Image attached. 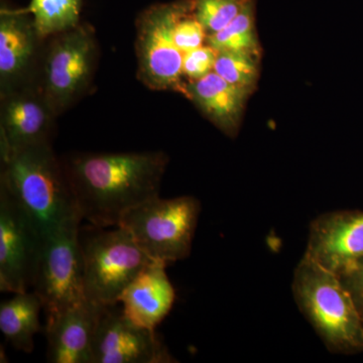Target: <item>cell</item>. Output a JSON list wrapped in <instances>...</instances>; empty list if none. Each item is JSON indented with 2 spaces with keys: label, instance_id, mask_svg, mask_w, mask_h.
Instances as JSON below:
<instances>
[{
  "label": "cell",
  "instance_id": "obj_25",
  "mask_svg": "<svg viewBox=\"0 0 363 363\" xmlns=\"http://www.w3.org/2000/svg\"><path fill=\"white\" fill-rule=\"evenodd\" d=\"M360 315H362V327H363V309L360 310Z\"/></svg>",
  "mask_w": 363,
  "mask_h": 363
},
{
  "label": "cell",
  "instance_id": "obj_3",
  "mask_svg": "<svg viewBox=\"0 0 363 363\" xmlns=\"http://www.w3.org/2000/svg\"><path fill=\"white\" fill-rule=\"evenodd\" d=\"M293 294L298 309L329 350H363L362 315L337 274L304 255L295 269Z\"/></svg>",
  "mask_w": 363,
  "mask_h": 363
},
{
  "label": "cell",
  "instance_id": "obj_12",
  "mask_svg": "<svg viewBox=\"0 0 363 363\" xmlns=\"http://www.w3.org/2000/svg\"><path fill=\"white\" fill-rule=\"evenodd\" d=\"M57 117L39 85L0 95V147L52 143Z\"/></svg>",
  "mask_w": 363,
  "mask_h": 363
},
{
  "label": "cell",
  "instance_id": "obj_8",
  "mask_svg": "<svg viewBox=\"0 0 363 363\" xmlns=\"http://www.w3.org/2000/svg\"><path fill=\"white\" fill-rule=\"evenodd\" d=\"M79 229L70 227L45 241L33 291L42 300L47 324L86 301Z\"/></svg>",
  "mask_w": 363,
  "mask_h": 363
},
{
  "label": "cell",
  "instance_id": "obj_4",
  "mask_svg": "<svg viewBox=\"0 0 363 363\" xmlns=\"http://www.w3.org/2000/svg\"><path fill=\"white\" fill-rule=\"evenodd\" d=\"M80 226L79 245L82 259L86 300L98 306H114L150 259L121 226Z\"/></svg>",
  "mask_w": 363,
  "mask_h": 363
},
{
  "label": "cell",
  "instance_id": "obj_2",
  "mask_svg": "<svg viewBox=\"0 0 363 363\" xmlns=\"http://www.w3.org/2000/svg\"><path fill=\"white\" fill-rule=\"evenodd\" d=\"M0 185L32 219L44 240L83 221L62 157L52 143L0 147Z\"/></svg>",
  "mask_w": 363,
  "mask_h": 363
},
{
  "label": "cell",
  "instance_id": "obj_10",
  "mask_svg": "<svg viewBox=\"0 0 363 363\" xmlns=\"http://www.w3.org/2000/svg\"><path fill=\"white\" fill-rule=\"evenodd\" d=\"M45 42L26 9H0V95L39 85Z\"/></svg>",
  "mask_w": 363,
  "mask_h": 363
},
{
  "label": "cell",
  "instance_id": "obj_16",
  "mask_svg": "<svg viewBox=\"0 0 363 363\" xmlns=\"http://www.w3.org/2000/svg\"><path fill=\"white\" fill-rule=\"evenodd\" d=\"M186 97L227 135L238 133L241 114L250 90L227 82L212 71L199 80L189 81Z\"/></svg>",
  "mask_w": 363,
  "mask_h": 363
},
{
  "label": "cell",
  "instance_id": "obj_21",
  "mask_svg": "<svg viewBox=\"0 0 363 363\" xmlns=\"http://www.w3.org/2000/svg\"><path fill=\"white\" fill-rule=\"evenodd\" d=\"M250 0H194V14L210 35L223 30Z\"/></svg>",
  "mask_w": 363,
  "mask_h": 363
},
{
  "label": "cell",
  "instance_id": "obj_14",
  "mask_svg": "<svg viewBox=\"0 0 363 363\" xmlns=\"http://www.w3.org/2000/svg\"><path fill=\"white\" fill-rule=\"evenodd\" d=\"M104 307L86 300L45 324L48 362L91 363L93 339Z\"/></svg>",
  "mask_w": 363,
  "mask_h": 363
},
{
  "label": "cell",
  "instance_id": "obj_18",
  "mask_svg": "<svg viewBox=\"0 0 363 363\" xmlns=\"http://www.w3.org/2000/svg\"><path fill=\"white\" fill-rule=\"evenodd\" d=\"M81 9L82 0H32L26 9L40 35L48 39L80 25Z\"/></svg>",
  "mask_w": 363,
  "mask_h": 363
},
{
  "label": "cell",
  "instance_id": "obj_15",
  "mask_svg": "<svg viewBox=\"0 0 363 363\" xmlns=\"http://www.w3.org/2000/svg\"><path fill=\"white\" fill-rule=\"evenodd\" d=\"M167 264L152 260L124 290L121 311L133 324L156 330L175 303V289L166 272Z\"/></svg>",
  "mask_w": 363,
  "mask_h": 363
},
{
  "label": "cell",
  "instance_id": "obj_5",
  "mask_svg": "<svg viewBox=\"0 0 363 363\" xmlns=\"http://www.w3.org/2000/svg\"><path fill=\"white\" fill-rule=\"evenodd\" d=\"M94 28L82 23L48 38L39 78L40 89L60 116L92 90L99 61Z\"/></svg>",
  "mask_w": 363,
  "mask_h": 363
},
{
  "label": "cell",
  "instance_id": "obj_17",
  "mask_svg": "<svg viewBox=\"0 0 363 363\" xmlns=\"http://www.w3.org/2000/svg\"><path fill=\"white\" fill-rule=\"evenodd\" d=\"M13 295L0 305V331L16 350L30 353L33 337L42 330L43 302L33 290Z\"/></svg>",
  "mask_w": 363,
  "mask_h": 363
},
{
  "label": "cell",
  "instance_id": "obj_11",
  "mask_svg": "<svg viewBox=\"0 0 363 363\" xmlns=\"http://www.w3.org/2000/svg\"><path fill=\"white\" fill-rule=\"evenodd\" d=\"M116 305L100 313L91 363H173L175 358L156 330L133 324Z\"/></svg>",
  "mask_w": 363,
  "mask_h": 363
},
{
  "label": "cell",
  "instance_id": "obj_7",
  "mask_svg": "<svg viewBox=\"0 0 363 363\" xmlns=\"http://www.w3.org/2000/svg\"><path fill=\"white\" fill-rule=\"evenodd\" d=\"M193 6L194 0L155 4L136 18V77L149 89L187 94V83L183 81L184 52L177 47L174 28Z\"/></svg>",
  "mask_w": 363,
  "mask_h": 363
},
{
  "label": "cell",
  "instance_id": "obj_9",
  "mask_svg": "<svg viewBox=\"0 0 363 363\" xmlns=\"http://www.w3.org/2000/svg\"><path fill=\"white\" fill-rule=\"evenodd\" d=\"M45 240L32 219L0 185V291L33 290Z\"/></svg>",
  "mask_w": 363,
  "mask_h": 363
},
{
  "label": "cell",
  "instance_id": "obj_20",
  "mask_svg": "<svg viewBox=\"0 0 363 363\" xmlns=\"http://www.w3.org/2000/svg\"><path fill=\"white\" fill-rule=\"evenodd\" d=\"M257 59L247 52L219 51L213 71L227 82L252 90L259 76Z\"/></svg>",
  "mask_w": 363,
  "mask_h": 363
},
{
  "label": "cell",
  "instance_id": "obj_23",
  "mask_svg": "<svg viewBox=\"0 0 363 363\" xmlns=\"http://www.w3.org/2000/svg\"><path fill=\"white\" fill-rule=\"evenodd\" d=\"M217 51L209 45H201L197 49L184 52L183 75L189 81L199 80L214 69Z\"/></svg>",
  "mask_w": 363,
  "mask_h": 363
},
{
  "label": "cell",
  "instance_id": "obj_1",
  "mask_svg": "<svg viewBox=\"0 0 363 363\" xmlns=\"http://www.w3.org/2000/svg\"><path fill=\"white\" fill-rule=\"evenodd\" d=\"M83 220L116 227L133 208L160 196L166 152H78L62 157Z\"/></svg>",
  "mask_w": 363,
  "mask_h": 363
},
{
  "label": "cell",
  "instance_id": "obj_19",
  "mask_svg": "<svg viewBox=\"0 0 363 363\" xmlns=\"http://www.w3.org/2000/svg\"><path fill=\"white\" fill-rule=\"evenodd\" d=\"M207 45L217 52H247L259 58V45L255 23V1L250 0L245 9L223 30L208 35Z\"/></svg>",
  "mask_w": 363,
  "mask_h": 363
},
{
  "label": "cell",
  "instance_id": "obj_6",
  "mask_svg": "<svg viewBox=\"0 0 363 363\" xmlns=\"http://www.w3.org/2000/svg\"><path fill=\"white\" fill-rule=\"evenodd\" d=\"M201 204L192 196L147 200L128 212L123 227L150 259L169 264L187 259L192 250Z\"/></svg>",
  "mask_w": 363,
  "mask_h": 363
},
{
  "label": "cell",
  "instance_id": "obj_22",
  "mask_svg": "<svg viewBox=\"0 0 363 363\" xmlns=\"http://www.w3.org/2000/svg\"><path fill=\"white\" fill-rule=\"evenodd\" d=\"M174 40L182 52L201 47L207 40V33L196 18L194 6L179 18L174 28Z\"/></svg>",
  "mask_w": 363,
  "mask_h": 363
},
{
  "label": "cell",
  "instance_id": "obj_13",
  "mask_svg": "<svg viewBox=\"0 0 363 363\" xmlns=\"http://www.w3.org/2000/svg\"><path fill=\"white\" fill-rule=\"evenodd\" d=\"M305 255L340 276L363 259V212L335 211L312 222Z\"/></svg>",
  "mask_w": 363,
  "mask_h": 363
},
{
  "label": "cell",
  "instance_id": "obj_24",
  "mask_svg": "<svg viewBox=\"0 0 363 363\" xmlns=\"http://www.w3.org/2000/svg\"><path fill=\"white\" fill-rule=\"evenodd\" d=\"M344 286L352 296L358 309H363V259L339 276Z\"/></svg>",
  "mask_w": 363,
  "mask_h": 363
}]
</instances>
